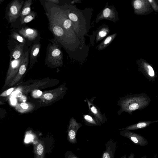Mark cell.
I'll return each mask as SVG.
<instances>
[{"instance_id":"6da1fadb","label":"cell","mask_w":158,"mask_h":158,"mask_svg":"<svg viewBox=\"0 0 158 158\" xmlns=\"http://www.w3.org/2000/svg\"><path fill=\"white\" fill-rule=\"evenodd\" d=\"M148 102V100L146 97L136 96L124 99L121 102V106L123 111L131 112L146 106Z\"/></svg>"},{"instance_id":"7a4b0ae2","label":"cell","mask_w":158,"mask_h":158,"mask_svg":"<svg viewBox=\"0 0 158 158\" xmlns=\"http://www.w3.org/2000/svg\"><path fill=\"white\" fill-rule=\"evenodd\" d=\"M23 2V0H15L10 2L7 13L8 20L10 23L15 22L21 15Z\"/></svg>"},{"instance_id":"3957f363","label":"cell","mask_w":158,"mask_h":158,"mask_svg":"<svg viewBox=\"0 0 158 158\" xmlns=\"http://www.w3.org/2000/svg\"><path fill=\"white\" fill-rule=\"evenodd\" d=\"M119 134L129 139L135 144L141 146H145L148 144L147 140L144 136L130 131H121Z\"/></svg>"},{"instance_id":"277c9868","label":"cell","mask_w":158,"mask_h":158,"mask_svg":"<svg viewBox=\"0 0 158 158\" xmlns=\"http://www.w3.org/2000/svg\"><path fill=\"white\" fill-rule=\"evenodd\" d=\"M116 142L110 139L105 143V150L103 151L102 158H114L116 149Z\"/></svg>"},{"instance_id":"5b68a950","label":"cell","mask_w":158,"mask_h":158,"mask_svg":"<svg viewBox=\"0 0 158 158\" xmlns=\"http://www.w3.org/2000/svg\"><path fill=\"white\" fill-rule=\"evenodd\" d=\"M158 121V120L154 121H144L141 122L136 123L132 124L122 129L118 130L120 131H132L133 130L140 129L144 128L148 126L150 124Z\"/></svg>"},{"instance_id":"8992f818","label":"cell","mask_w":158,"mask_h":158,"mask_svg":"<svg viewBox=\"0 0 158 158\" xmlns=\"http://www.w3.org/2000/svg\"><path fill=\"white\" fill-rule=\"evenodd\" d=\"M24 44L21 43L17 45L12 51L10 57L15 59H19L23 53Z\"/></svg>"},{"instance_id":"52a82bcc","label":"cell","mask_w":158,"mask_h":158,"mask_svg":"<svg viewBox=\"0 0 158 158\" xmlns=\"http://www.w3.org/2000/svg\"><path fill=\"white\" fill-rule=\"evenodd\" d=\"M19 32L22 35L29 39L32 38L35 33V31L30 28H22L19 30Z\"/></svg>"},{"instance_id":"ba28073f","label":"cell","mask_w":158,"mask_h":158,"mask_svg":"<svg viewBox=\"0 0 158 158\" xmlns=\"http://www.w3.org/2000/svg\"><path fill=\"white\" fill-rule=\"evenodd\" d=\"M30 1H26L24 3L22 10L21 11L20 17V22L22 21L23 18L28 15L31 11Z\"/></svg>"},{"instance_id":"9c48e42d","label":"cell","mask_w":158,"mask_h":158,"mask_svg":"<svg viewBox=\"0 0 158 158\" xmlns=\"http://www.w3.org/2000/svg\"><path fill=\"white\" fill-rule=\"evenodd\" d=\"M53 31L54 34L58 36H61L64 33L63 29L61 27L58 26H55L53 28Z\"/></svg>"},{"instance_id":"30bf717a","label":"cell","mask_w":158,"mask_h":158,"mask_svg":"<svg viewBox=\"0 0 158 158\" xmlns=\"http://www.w3.org/2000/svg\"><path fill=\"white\" fill-rule=\"evenodd\" d=\"M11 35L12 37L22 43L24 44L25 42V41L24 38L16 32L13 33Z\"/></svg>"},{"instance_id":"8fae6325","label":"cell","mask_w":158,"mask_h":158,"mask_svg":"<svg viewBox=\"0 0 158 158\" xmlns=\"http://www.w3.org/2000/svg\"><path fill=\"white\" fill-rule=\"evenodd\" d=\"M33 19V16L31 15H28L26 16L21 22V24L25 23H28L32 21Z\"/></svg>"},{"instance_id":"7c38bea8","label":"cell","mask_w":158,"mask_h":158,"mask_svg":"<svg viewBox=\"0 0 158 158\" xmlns=\"http://www.w3.org/2000/svg\"><path fill=\"white\" fill-rule=\"evenodd\" d=\"M72 23V21L69 19H66L63 22V27L66 29H68L71 27Z\"/></svg>"},{"instance_id":"4fadbf2b","label":"cell","mask_w":158,"mask_h":158,"mask_svg":"<svg viewBox=\"0 0 158 158\" xmlns=\"http://www.w3.org/2000/svg\"><path fill=\"white\" fill-rule=\"evenodd\" d=\"M69 18L71 21L73 22H76L78 20L77 16L73 13H70L68 15Z\"/></svg>"},{"instance_id":"5bb4252c","label":"cell","mask_w":158,"mask_h":158,"mask_svg":"<svg viewBox=\"0 0 158 158\" xmlns=\"http://www.w3.org/2000/svg\"><path fill=\"white\" fill-rule=\"evenodd\" d=\"M142 6L141 1L139 0H135L134 3V8L136 9H139L141 8Z\"/></svg>"},{"instance_id":"9a60e30c","label":"cell","mask_w":158,"mask_h":158,"mask_svg":"<svg viewBox=\"0 0 158 158\" xmlns=\"http://www.w3.org/2000/svg\"><path fill=\"white\" fill-rule=\"evenodd\" d=\"M36 150L37 154L39 155H41L44 151V148L41 144H39L37 147Z\"/></svg>"},{"instance_id":"2e32d148","label":"cell","mask_w":158,"mask_h":158,"mask_svg":"<svg viewBox=\"0 0 158 158\" xmlns=\"http://www.w3.org/2000/svg\"><path fill=\"white\" fill-rule=\"evenodd\" d=\"M26 70V67L25 64H22L19 68V72L21 75L23 74Z\"/></svg>"},{"instance_id":"e0dca14e","label":"cell","mask_w":158,"mask_h":158,"mask_svg":"<svg viewBox=\"0 0 158 158\" xmlns=\"http://www.w3.org/2000/svg\"><path fill=\"white\" fill-rule=\"evenodd\" d=\"M61 53L60 50L57 48L54 49L52 52V55L53 57L58 56L60 55Z\"/></svg>"},{"instance_id":"ac0fdd59","label":"cell","mask_w":158,"mask_h":158,"mask_svg":"<svg viewBox=\"0 0 158 158\" xmlns=\"http://www.w3.org/2000/svg\"><path fill=\"white\" fill-rule=\"evenodd\" d=\"M22 95V93L19 91H16L14 92L12 94V97L14 98L20 97Z\"/></svg>"},{"instance_id":"d6986e66","label":"cell","mask_w":158,"mask_h":158,"mask_svg":"<svg viewBox=\"0 0 158 158\" xmlns=\"http://www.w3.org/2000/svg\"><path fill=\"white\" fill-rule=\"evenodd\" d=\"M148 75L151 77H153L155 75V73L152 68L150 65H148Z\"/></svg>"},{"instance_id":"ffe728a7","label":"cell","mask_w":158,"mask_h":158,"mask_svg":"<svg viewBox=\"0 0 158 158\" xmlns=\"http://www.w3.org/2000/svg\"><path fill=\"white\" fill-rule=\"evenodd\" d=\"M85 118L89 122L96 125L97 124V123L94 121L92 117L88 115H86L85 116Z\"/></svg>"},{"instance_id":"44dd1931","label":"cell","mask_w":158,"mask_h":158,"mask_svg":"<svg viewBox=\"0 0 158 158\" xmlns=\"http://www.w3.org/2000/svg\"><path fill=\"white\" fill-rule=\"evenodd\" d=\"M110 10L109 8H106L103 11V15L104 17H107L110 15Z\"/></svg>"},{"instance_id":"7402d4cb","label":"cell","mask_w":158,"mask_h":158,"mask_svg":"<svg viewBox=\"0 0 158 158\" xmlns=\"http://www.w3.org/2000/svg\"><path fill=\"white\" fill-rule=\"evenodd\" d=\"M69 135L70 139H74L76 136L75 132L73 130H70L69 133Z\"/></svg>"},{"instance_id":"603a6c76","label":"cell","mask_w":158,"mask_h":158,"mask_svg":"<svg viewBox=\"0 0 158 158\" xmlns=\"http://www.w3.org/2000/svg\"><path fill=\"white\" fill-rule=\"evenodd\" d=\"M44 98L47 100H50L53 97L52 94L50 93L45 94L44 95Z\"/></svg>"},{"instance_id":"cb8c5ba5","label":"cell","mask_w":158,"mask_h":158,"mask_svg":"<svg viewBox=\"0 0 158 158\" xmlns=\"http://www.w3.org/2000/svg\"><path fill=\"white\" fill-rule=\"evenodd\" d=\"M39 48L38 47H36L33 50L32 55L33 56H36L39 52Z\"/></svg>"},{"instance_id":"d4e9b609","label":"cell","mask_w":158,"mask_h":158,"mask_svg":"<svg viewBox=\"0 0 158 158\" xmlns=\"http://www.w3.org/2000/svg\"><path fill=\"white\" fill-rule=\"evenodd\" d=\"M106 35V32L104 31H101L99 33V35L101 37L105 36Z\"/></svg>"},{"instance_id":"484cf974","label":"cell","mask_w":158,"mask_h":158,"mask_svg":"<svg viewBox=\"0 0 158 158\" xmlns=\"http://www.w3.org/2000/svg\"><path fill=\"white\" fill-rule=\"evenodd\" d=\"M10 101L12 104L15 105L16 103V99L15 98L12 97L10 98Z\"/></svg>"},{"instance_id":"4316f807","label":"cell","mask_w":158,"mask_h":158,"mask_svg":"<svg viewBox=\"0 0 158 158\" xmlns=\"http://www.w3.org/2000/svg\"><path fill=\"white\" fill-rule=\"evenodd\" d=\"M21 106L24 109H27L28 107V104L24 102L22 103L21 104Z\"/></svg>"},{"instance_id":"83f0119b","label":"cell","mask_w":158,"mask_h":158,"mask_svg":"<svg viewBox=\"0 0 158 158\" xmlns=\"http://www.w3.org/2000/svg\"><path fill=\"white\" fill-rule=\"evenodd\" d=\"M112 38L111 37L109 36L104 41V44H107L109 43L111 40Z\"/></svg>"},{"instance_id":"f1b7e54d","label":"cell","mask_w":158,"mask_h":158,"mask_svg":"<svg viewBox=\"0 0 158 158\" xmlns=\"http://www.w3.org/2000/svg\"><path fill=\"white\" fill-rule=\"evenodd\" d=\"M13 89H14L13 88H10V89H9L6 92L7 95H9L11 93V92L13 91Z\"/></svg>"},{"instance_id":"f546056e","label":"cell","mask_w":158,"mask_h":158,"mask_svg":"<svg viewBox=\"0 0 158 158\" xmlns=\"http://www.w3.org/2000/svg\"><path fill=\"white\" fill-rule=\"evenodd\" d=\"M127 158H135V155L133 153L131 152Z\"/></svg>"},{"instance_id":"4dcf8cb0","label":"cell","mask_w":158,"mask_h":158,"mask_svg":"<svg viewBox=\"0 0 158 158\" xmlns=\"http://www.w3.org/2000/svg\"><path fill=\"white\" fill-rule=\"evenodd\" d=\"M36 94H37V95L38 96H40V95H41L42 94V92L41 91H40V90H37V91H36Z\"/></svg>"},{"instance_id":"1f68e13d","label":"cell","mask_w":158,"mask_h":158,"mask_svg":"<svg viewBox=\"0 0 158 158\" xmlns=\"http://www.w3.org/2000/svg\"><path fill=\"white\" fill-rule=\"evenodd\" d=\"M153 158H157V153H156L154 155Z\"/></svg>"},{"instance_id":"d6a6232c","label":"cell","mask_w":158,"mask_h":158,"mask_svg":"<svg viewBox=\"0 0 158 158\" xmlns=\"http://www.w3.org/2000/svg\"><path fill=\"white\" fill-rule=\"evenodd\" d=\"M120 158H127V155L125 154L123 156Z\"/></svg>"},{"instance_id":"836d02e7","label":"cell","mask_w":158,"mask_h":158,"mask_svg":"<svg viewBox=\"0 0 158 158\" xmlns=\"http://www.w3.org/2000/svg\"><path fill=\"white\" fill-rule=\"evenodd\" d=\"M141 158H147V156L145 155L143 156Z\"/></svg>"},{"instance_id":"e575fe53","label":"cell","mask_w":158,"mask_h":158,"mask_svg":"<svg viewBox=\"0 0 158 158\" xmlns=\"http://www.w3.org/2000/svg\"><path fill=\"white\" fill-rule=\"evenodd\" d=\"M4 1V0H0V5L1 4V3L3 2Z\"/></svg>"},{"instance_id":"d590c367","label":"cell","mask_w":158,"mask_h":158,"mask_svg":"<svg viewBox=\"0 0 158 158\" xmlns=\"http://www.w3.org/2000/svg\"><path fill=\"white\" fill-rule=\"evenodd\" d=\"M73 158H77V157H74Z\"/></svg>"}]
</instances>
